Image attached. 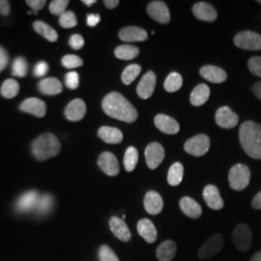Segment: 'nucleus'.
<instances>
[{
  "label": "nucleus",
  "mask_w": 261,
  "mask_h": 261,
  "mask_svg": "<svg viewBox=\"0 0 261 261\" xmlns=\"http://www.w3.org/2000/svg\"><path fill=\"white\" fill-rule=\"evenodd\" d=\"M107 115L120 121L133 123L138 118V111L120 93L112 92L103 98L102 103Z\"/></svg>",
  "instance_id": "nucleus-1"
},
{
  "label": "nucleus",
  "mask_w": 261,
  "mask_h": 261,
  "mask_svg": "<svg viewBox=\"0 0 261 261\" xmlns=\"http://www.w3.org/2000/svg\"><path fill=\"white\" fill-rule=\"evenodd\" d=\"M239 140L248 156L261 160V125L253 121L243 123L239 129Z\"/></svg>",
  "instance_id": "nucleus-2"
},
{
  "label": "nucleus",
  "mask_w": 261,
  "mask_h": 261,
  "mask_svg": "<svg viewBox=\"0 0 261 261\" xmlns=\"http://www.w3.org/2000/svg\"><path fill=\"white\" fill-rule=\"evenodd\" d=\"M31 149L35 158L45 161L56 156L61 150V144L53 134H44L32 142Z\"/></svg>",
  "instance_id": "nucleus-3"
},
{
  "label": "nucleus",
  "mask_w": 261,
  "mask_h": 261,
  "mask_svg": "<svg viewBox=\"0 0 261 261\" xmlns=\"http://www.w3.org/2000/svg\"><path fill=\"white\" fill-rule=\"evenodd\" d=\"M251 181V170L246 165L237 164L230 168L228 173L229 186L234 191H243L249 186Z\"/></svg>",
  "instance_id": "nucleus-4"
},
{
  "label": "nucleus",
  "mask_w": 261,
  "mask_h": 261,
  "mask_svg": "<svg viewBox=\"0 0 261 261\" xmlns=\"http://www.w3.org/2000/svg\"><path fill=\"white\" fill-rule=\"evenodd\" d=\"M234 45L247 50H260L261 35L253 31H242L235 35Z\"/></svg>",
  "instance_id": "nucleus-5"
},
{
  "label": "nucleus",
  "mask_w": 261,
  "mask_h": 261,
  "mask_svg": "<svg viewBox=\"0 0 261 261\" xmlns=\"http://www.w3.org/2000/svg\"><path fill=\"white\" fill-rule=\"evenodd\" d=\"M232 242L236 249L241 252H247L251 249L252 243V231L247 224H238L234 228Z\"/></svg>",
  "instance_id": "nucleus-6"
},
{
  "label": "nucleus",
  "mask_w": 261,
  "mask_h": 261,
  "mask_svg": "<svg viewBox=\"0 0 261 261\" xmlns=\"http://www.w3.org/2000/svg\"><path fill=\"white\" fill-rule=\"evenodd\" d=\"M224 239L223 235L215 234L209 237L205 243L200 247L198 256L201 259H208L218 254L224 248Z\"/></svg>",
  "instance_id": "nucleus-7"
},
{
  "label": "nucleus",
  "mask_w": 261,
  "mask_h": 261,
  "mask_svg": "<svg viewBox=\"0 0 261 261\" xmlns=\"http://www.w3.org/2000/svg\"><path fill=\"white\" fill-rule=\"evenodd\" d=\"M210 148V140L206 135H197L196 137L187 140L184 149L188 154L196 157L205 155Z\"/></svg>",
  "instance_id": "nucleus-8"
},
{
  "label": "nucleus",
  "mask_w": 261,
  "mask_h": 261,
  "mask_svg": "<svg viewBox=\"0 0 261 261\" xmlns=\"http://www.w3.org/2000/svg\"><path fill=\"white\" fill-rule=\"evenodd\" d=\"M147 13L152 19L159 23L166 24L170 20V13L168 6L163 1H152L147 6Z\"/></svg>",
  "instance_id": "nucleus-9"
},
{
  "label": "nucleus",
  "mask_w": 261,
  "mask_h": 261,
  "mask_svg": "<svg viewBox=\"0 0 261 261\" xmlns=\"http://www.w3.org/2000/svg\"><path fill=\"white\" fill-rule=\"evenodd\" d=\"M215 119L217 125L224 129L234 128L239 122L238 115L228 107L220 108L216 112Z\"/></svg>",
  "instance_id": "nucleus-10"
},
{
  "label": "nucleus",
  "mask_w": 261,
  "mask_h": 261,
  "mask_svg": "<svg viewBox=\"0 0 261 261\" xmlns=\"http://www.w3.org/2000/svg\"><path fill=\"white\" fill-rule=\"evenodd\" d=\"M165 159V149L158 142H152L145 149V160L150 169H156Z\"/></svg>",
  "instance_id": "nucleus-11"
},
{
  "label": "nucleus",
  "mask_w": 261,
  "mask_h": 261,
  "mask_svg": "<svg viewBox=\"0 0 261 261\" xmlns=\"http://www.w3.org/2000/svg\"><path fill=\"white\" fill-rule=\"evenodd\" d=\"M97 164L109 176H116L119 173V164L117 158L111 152H103L99 156Z\"/></svg>",
  "instance_id": "nucleus-12"
},
{
  "label": "nucleus",
  "mask_w": 261,
  "mask_h": 261,
  "mask_svg": "<svg viewBox=\"0 0 261 261\" xmlns=\"http://www.w3.org/2000/svg\"><path fill=\"white\" fill-rule=\"evenodd\" d=\"M156 75L152 71L147 72L142 76L137 87V92L141 99L146 100L153 95L156 86Z\"/></svg>",
  "instance_id": "nucleus-13"
},
{
  "label": "nucleus",
  "mask_w": 261,
  "mask_h": 261,
  "mask_svg": "<svg viewBox=\"0 0 261 261\" xmlns=\"http://www.w3.org/2000/svg\"><path fill=\"white\" fill-rule=\"evenodd\" d=\"M40 196L37 191H28L19 197L16 203V209L20 213H28L36 209Z\"/></svg>",
  "instance_id": "nucleus-14"
},
{
  "label": "nucleus",
  "mask_w": 261,
  "mask_h": 261,
  "mask_svg": "<svg viewBox=\"0 0 261 261\" xmlns=\"http://www.w3.org/2000/svg\"><path fill=\"white\" fill-rule=\"evenodd\" d=\"M193 14L196 19L203 21L212 22L218 17V13L214 7L206 2H198L193 6Z\"/></svg>",
  "instance_id": "nucleus-15"
},
{
  "label": "nucleus",
  "mask_w": 261,
  "mask_h": 261,
  "mask_svg": "<svg viewBox=\"0 0 261 261\" xmlns=\"http://www.w3.org/2000/svg\"><path fill=\"white\" fill-rule=\"evenodd\" d=\"M110 227L113 235L122 242H129L132 234L126 223L118 217H112L110 219Z\"/></svg>",
  "instance_id": "nucleus-16"
},
{
  "label": "nucleus",
  "mask_w": 261,
  "mask_h": 261,
  "mask_svg": "<svg viewBox=\"0 0 261 261\" xmlns=\"http://www.w3.org/2000/svg\"><path fill=\"white\" fill-rule=\"evenodd\" d=\"M203 198L206 204L213 210H221L224 207V200L220 191L214 185H207L203 190Z\"/></svg>",
  "instance_id": "nucleus-17"
},
{
  "label": "nucleus",
  "mask_w": 261,
  "mask_h": 261,
  "mask_svg": "<svg viewBox=\"0 0 261 261\" xmlns=\"http://www.w3.org/2000/svg\"><path fill=\"white\" fill-rule=\"evenodd\" d=\"M143 205L148 214L158 215L164 208V201L162 196L157 192L150 191L144 196Z\"/></svg>",
  "instance_id": "nucleus-18"
},
{
  "label": "nucleus",
  "mask_w": 261,
  "mask_h": 261,
  "mask_svg": "<svg viewBox=\"0 0 261 261\" xmlns=\"http://www.w3.org/2000/svg\"><path fill=\"white\" fill-rule=\"evenodd\" d=\"M199 74L203 79H205L206 81L213 84H222L227 79V75L224 69L217 66H203L200 69Z\"/></svg>",
  "instance_id": "nucleus-19"
},
{
  "label": "nucleus",
  "mask_w": 261,
  "mask_h": 261,
  "mask_svg": "<svg viewBox=\"0 0 261 261\" xmlns=\"http://www.w3.org/2000/svg\"><path fill=\"white\" fill-rule=\"evenodd\" d=\"M19 110L22 112L31 113L37 117L45 116L47 112V106L42 100L38 98H28L19 106Z\"/></svg>",
  "instance_id": "nucleus-20"
},
{
  "label": "nucleus",
  "mask_w": 261,
  "mask_h": 261,
  "mask_svg": "<svg viewBox=\"0 0 261 261\" xmlns=\"http://www.w3.org/2000/svg\"><path fill=\"white\" fill-rule=\"evenodd\" d=\"M86 113V105L82 99H75L70 102L65 110L66 118L70 121H80Z\"/></svg>",
  "instance_id": "nucleus-21"
},
{
  "label": "nucleus",
  "mask_w": 261,
  "mask_h": 261,
  "mask_svg": "<svg viewBox=\"0 0 261 261\" xmlns=\"http://www.w3.org/2000/svg\"><path fill=\"white\" fill-rule=\"evenodd\" d=\"M154 123L159 130L168 135H175L180 130L177 121L166 114H158L154 119Z\"/></svg>",
  "instance_id": "nucleus-22"
},
{
  "label": "nucleus",
  "mask_w": 261,
  "mask_h": 261,
  "mask_svg": "<svg viewBox=\"0 0 261 261\" xmlns=\"http://www.w3.org/2000/svg\"><path fill=\"white\" fill-rule=\"evenodd\" d=\"M119 38L124 42H142L147 40L148 34L142 28L128 27L120 30Z\"/></svg>",
  "instance_id": "nucleus-23"
},
{
  "label": "nucleus",
  "mask_w": 261,
  "mask_h": 261,
  "mask_svg": "<svg viewBox=\"0 0 261 261\" xmlns=\"http://www.w3.org/2000/svg\"><path fill=\"white\" fill-rule=\"evenodd\" d=\"M138 232L149 244H152L157 240L158 232L156 226L148 219H142L138 223Z\"/></svg>",
  "instance_id": "nucleus-24"
},
{
  "label": "nucleus",
  "mask_w": 261,
  "mask_h": 261,
  "mask_svg": "<svg viewBox=\"0 0 261 261\" xmlns=\"http://www.w3.org/2000/svg\"><path fill=\"white\" fill-rule=\"evenodd\" d=\"M180 209L187 217L192 219H198L202 215L201 206L196 202L192 197L185 196L180 200Z\"/></svg>",
  "instance_id": "nucleus-25"
},
{
  "label": "nucleus",
  "mask_w": 261,
  "mask_h": 261,
  "mask_svg": "<svg viewBox=\"0 0 261 261\" xmlns=\"http://www.w3.org/2000/svg\"><path fill=\"white\" fill-rule=\"evenodd\" d=\"M98 136L101 140L110 144H118L123 140V134L117 128L103 126L98 130Z\"/></svg>",
  "instance_id": "nucleus-26"
},
{
  "label": "nucleus",
  "mask_w": 261,
  "mask_h": 261,
  "mask_svg": "<svg viewBox=\"0 0 261 261\" xmlns=\"http://www.w3.org/2000/svg\"><path fill=\"white\" fill-rule=\"evenodd\" d=\"M176 251L177 246L175 242L171 240H167L159 246L156 254L160 261H171L174 258Z\"/></svg>",
  "instance_id": "nucleus-27"
},
{
  "label": "nucleus",
  "mask_w": 261,
  "mask_h": 261,
  "mask_svg": "<svg viewBox=\"0 0 261 261\" xmlns=\"http://www.w3.org/2000/svg\"><path fill=\"white\" fill-rule=\"evenodd\" d=\"M39 90L45 95L54 96L62 92V84L56 77H47L40 82Z\"/></svg>",
  "instance_id": "nucleus-28"
},
{
  "label": "nucleus",
  "mask_w": 261,
  "mask_h": 261,
  "mask_svg": "<svg viewBox=\"0 0 261 261\" xmlns=\"http://www.w3.org/2000/svg\"><path fill=\"white\" fill-rule=\"evenodd\" d=\"M210 97V88L204 84H198L191 93V103L193 106L199 107L207 102Z\"/></svg>",
  "instance_id": "nucleus-29"
},
{
  "label": "nucleus",
  "mask_w": 261,
  "mask_h": 261,
  "mask_svg": "<svg viewBox=\"0 0 261 261\" xmlns=\"http://www.w3.org/2000/svg\"><path fill=\"white\" fill-rule=\"evenodd\" d=\"M33 28L35 29V31L39 33L40 35H42L43 37L46 38L47 41L49 42H56L58 39L57 32L51 27H49L46 22L37 20L33 23Z\"/></svg>",
  "instance_id": "nucleus-30"
},
{
  "label": "nucleus",
  "mask_w": 261,
  "mask_h": 261,
  "mask_svg": "<svg viewBox=\"0 0 261 261\" xmlns=\"http://www.w3.org/2000/svg\"><path fill=\"white\" fill-rule=\"evenodd\" d=\"M184 176V168L182 164L174 163L169 169L168 173V182L170 186H178Z\"/></svg>",
  "instance_id": "nucleus-31"
},
{
  "label": "nucleus",
  "mask_w": 261,
  "mask_h": 261,
  "mask_svg": "<svg viewBox=\"0 0 261 261\" xmlns=\"http://www.w3.org/2000/svg\"><path fill=\"white\" fill-rule=\"evenodd\" d=\"M114 55L118 59L130 60L140 55V48L130 45H122L115 48Z\"/></svg>",
  "instance_id": "nucleus-32"
},
{
  "label": "nucleus",
  "mask_w": 261,
  "mask_h": 261,
  "mask_svg": "<svg viewBox=\"0 0 261 261\" xmlns=\"http://www.w3.org/2000/svg\"><path fill=\"white\" fill-rule=\"evenodd\" d=\"M139 162V152L137 148L130 146L126 150L124 155V167L127 171H133Z\"/></svg>",
  "instance_id": "nucleus-33"
},
{
  "label": "nucleus",
  "mask_w": 261,
  "mask_h": 261,
  "mask_svg": "<svg viewBox=\"0 0 261 261\" xmlns=\"http://www.w3.org/2000/svg\"><path fill=\"white\" fill-rule=\"evenodd\" d=\"M55 205V198L50 195H44L40 196L37 206H36V212L39 215L48 214Z\"/></svg>",
  "instance_id": "nucleus-34"
},
{
  "label": "nucleus",
  "mask_w": 261,
  "mask_h": 261,
  "mask_svg": "<svg viewBox=\"0 0 261 261\" xmlns=\"http://www.w3.org/2000/svg\"><path fill=\"white\" fill-rule=\"evenodd\" d=\"M182 84H183L182 76L178 73L174 72V73H171L168 75L164 86L168 92L172 93V92L178 91L182 87Z\"/></svg>",
  "instance_id": "nucleus-35"
},
{
  "label": "nucleus",
  "mask_w": 261,
  "mask_h": 261,
  "mask_svg": "<svg viewBox=\"0 0 261 261\" xmlns=\"http://www.w3.org/2000/svg\"><path fill=\"white\" fill-rule=\"evenodd\" d=\"M141 67L138 64H132L129 65L122 73V83L125 85H129L132 84L140 74Z\"/></svg>",
  "instance_id": "nucleus-36"
},
{
  "label": "nucleus",
  "mask_w": 261,
  "mask_h": 261,
  "mask_svg": "<svg viewBox=\"0 0 261 261\" xmlns=\"http://www.w3.org/2000/svg\"><path fill=\"white\" fill-rule=\"evenodd\" d=\"M19 90V85L16 81H14V80H7L2 84L0 92H1V95L4 98L11 99V98H14L15 96L18 95Z\"/></svg>",
  "instance_id": "nucleus-37"
},
{
  "label": "nucleus",
  "mask_w": 261,
  "mask_h": 261,
  "mask_svg": "<svg viewBox=\"0 0 261 261\" xmlns=\"http://www.w3.org/2000/svg\"><path fill=\"white\" fill-rule=\"evenodd\" d=\"M28 65L27 60L23 57H18L13 62L12 67V75L23 77L28 74Z\"/></svg>",
  "instance_id": "nucleus-38"
},
{
  "label": "nucleus",
  "mask_w": 261,
  "mask_h": 261,
  "mask_svg": "<svg viewBox=\"0 0 261 261\" xmlns=\"http://www.w3.org/2000/svg\"><path fill=\"white\" fill-rule=\"evenodd\" d=\"M59 24L64 28H75L77 24V19L75 17V13L72 11H66L63 15L60 16Z\"/></svg>",
  "instance_id": "nucleus-39"
},
{
  "label": "nucleus",
  "mask_w": 261,
  "mask_h": 261,
  "mask_svg": "<svg viewBox=\"0 0 261 261\" xmlns=\"http://www.w3.org/2000/svg\"><path fill=\"white\" fill-rule=\"evenodd\" d=\"M69 4L68 0H55L49 4V11L53 15L61 16L66 12V8Z\"/></svg>",
  "instance_id": "nucleus-40"
},
{
  "label": "nucleus",
  "mask_w": 261,
  "mask_h": 261,
  "mask_svg": "<svg viewBox=\"0 0 261 261\" xmlns=\"http://www.w3.org/2000/svg\"><path fill=\"white\" fill-rule=\"evenodd\" d=\"M100 261H120L116 253L108 245H102L99 249Z\"/></svg>",
  "instance_id": "nucleus-41"
},
{
  "label": "nucleus",
  "mask_w": 261,
  "mask_h": 261,
  "mask_svg": "<svg viewBox=\"0 0 261 261\" xmlns=\"http://www.w3.org/2000/svg\"><path fill=\"white\" fill-rule=\"evenodd\" d=\"M62 65L64 66L67 69H74V68H79L84 64V61L81 57L74 56V55H69L65 56L62 58Z\"/></svg>",
  "instance_id": "nucleus-42"
},
{
  "label": "nucleus",
  "mask_w": 261,
  "mask_h": 261,
  "mask_svg": "<svg viewBox=\"0 0 261 261\" xmlns=\"http://www.w3.org/2000/svg\"><path fill=\"white\" fill-rule=\"evenodd\" d=\"M249 71L252 75L261 77V57L260 56H252L248 61Z\"/></svg>",
  "instance_id": "nucleus-43"
},
{
  "label": "nucleus",
  "mask_w": 261,
  "mask_h": 261,
  "mask_svg": "<svg viewBox=\"0 0 261 261\" xmlns=\"http://www.w3.org/2000/svg\"><path fill=\"white\" fill-rule=\"evenodd\" d=\"M65 84L70 89H76L80 85V76L76 72H70L65 76Z\"/></svg>",
  "instance_id": "nucleus-44"
},
{
  "label": "nucleus",
  "mask_w": 261,
  "mask_h": 261,
  "mask_svg": "<svg viewBox=\"0 0 261 261\" xmlns=\"http://www.w3.org/2000/svg\"><path fill=\"white\" fill-rule=\"evenodd\" d=\"M69 45L74 49H81L84 46V39L80 34H74L69 40Z\"/></svg>",
  "instance_id": "nucleus-45"
},
{
  "label": "nucleus",
  "mask_w": 261,
  "mask_h": 261,
  "mask_svg": "<svg viewBox=\"0 0 261 261\" xmlns=\"http://www.w3.org/2000/svg\"><path fill=\"white\" fill-rule=\"evenodd\" d=\"M48 71V65L45 61L38 62L34 68V75L36 76H44Z\"/></svg>",
  "instance_id": "nucleus-46"
},
{
  "label": "nucleus",
  "mask_w": 261,
  "mask_h": 261,
  "mask_svg": "<svg viewBox=\"0 0 261 261\" xmlns=\"http://www.w3.org/2000/svg\"><path fill=\"white\" fill-rule=\"evenodd\" d=\"M27 4L30 8L33 9L34 13H37V11L44 8V6L46 5V1L45 0H28Z\"/></svg>",
  "instance_id": "nucleus-47"
},
{
  "label": "nucleus",
  "mask_w": 261,
  "mask_h": 261,
  "mask_svg": "<svg viewBox=\"0 0 261 261\" xmlns=\"http://www.w3.org/2000/svg\"><path fill=\"white\" fill-rule=\"evenodd\" d=\"M8 64V54L2 47H0V72L3 71Z\"/></svg>",
  "instance_id": "nucleus-48"
},
{
  "label": "nucleus",
  "mask_w": 261,
  "mask_h": 261,
  "mask_svg": "<svg viewBox=\"0 0 261 261\" xmlns=\"http://www.w3.org/2000/svg\"><path fill=\"white\" fill-rule=\"evenodd\" d=\"M100 19H101L100 15H98V14H89L87 16L86 23H87L88 27L93 28V27H96L100 22Z\"/></svg>",
  "instance_id": "nucleus-49"
},
{
  "label": "nucleus",
  "mask_w": 261,
  "mask_h": 261,
  "mask_svg": "<svg viewBox=\"0 0 261 261\" xmlns=\"http://www.w3.org/2000/svg\"><path fill=\"white\" fill-rule=\"evenodd\" d=\"M0 14L8 16L10 14V2L7 0H0Z\"/></svg>",
  "instance_id": "nucleus-50"
},
{
  "label": "nucleus",
  "mask_w": 261,
  "mask_h": 261,
  "mask_svg": "<svg viewBox=\"0 0 261 261\" xmlns=\"http://www.w3.org/2000/svg\"><path fill=\"white\" fill-rule=\"evenodd\" d=\"M252 206L253 209L255 210H260L261 209V191L256 194L252 201Z\"/></svg>",
  "instance_id": "nucleus-51"
},
{
  "label": "nucleus",
  "mask_w": 261,
  "mask_h": 261,
  "mask_svg": "<svg viewBox=\"0 0 261 261\" xmlns=\"http://www.w3.org/2000/svg\"><path fill=\"white\" fill-rule=\"evenodd\" d=\"M103 4H105V6H106L107 8L113 9V8H115V7L118 6L119 1H118V0H105V1H103Z\"/></svg>",
  "instance_id": "nucleus-52"
},
{
  "label": "nucleus",
  "mask_w": 261,
  "mask_h": 261,
  "mask_svg": "<svg viewBox=\"0 0 261 261\" xmlns=\"http://www.w3.org/2000/svg\"><path fill=\"white\" fill-rule=\"evenodd\" d=\"M252 91H253V94L255 95V97H256L257 99L261 100V82L253 85Z\"/></svg>",
  "instance_id": "nucleus-53"
},
{
  "label": "nucleus",
  "mask_w": 261,
  "mask_h": 261,
  "mask_svg": "<svg viewBox=\"0 0 261 261\" xmlns=\"http://www.w3.org/2000/svg\"><path fill=\"white\" fill-rule=\"evenodd\" d=\"M251 261H261V252H256L252 257Z\"/></svg>",
  "instance_id": "nucleus-54"
},
{
  "label": "nucleus",
  "mask_w": 261,
  "mask_h": 261,
  "mask_svg": "<svg viewBox=\"0 0 261 261\" xmlns=\"http://www.w3.org/2000/svg\"><path fill=\"white\" fill-rule=\"evenodd\" d=\"M83 3L85 4L86 6H91V5H93V4L96 3V0H84Z\"/></svg>",
  "instance_id": "nucleus-55"
},
{
  "label": "nucleus",
  "mask_w": 261,
  "mask_h": 261,
  "mask_svg": "<svg viewBox=\"0 0 261 261\" xmlns=\"http://www.w3.org/2000/svg\"><path fill=\"white\" fill-rule=\"evenodd\" d=\"M257 3H260V4H261V1H260V0H258V1H257Z\"/></svg>",
  "instance_id": "nucleus-56"
}]
</instances>
